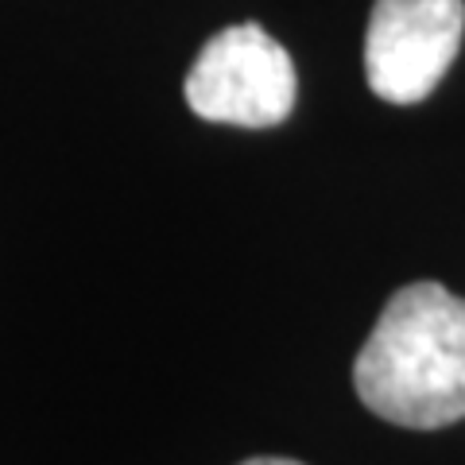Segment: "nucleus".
I'll use <instances>...</instances> for the list:
<instances>
[{"label":"nucleus","mask_w":465,"mask_h":465,"mask_svg":"<svg viewBox=\"0 0 465 465\" xmlns=\"http://www.w3.org/2000/svg\"><path fill=\"white\" fill-rule=\"evenodd\" d=\"M361 403L384 423L439 430L465 419V299L407 283L388 299L353 361Z\"/></svg>","instance_id":"obj_1"},{"label":"nucleus","mask_w":465,"mask_h":465,"mask_svg":"<svg viewBox=\"0 0 465 465\" xmlns=\"http://www.w3.org/2000/svg\"><path fill=\"white\" fill-rule=\"evenodd\" d=\"M186 105L202 121L272 128L295 109L299 78L291 54L260 24H232L206 39L183 82Z\"/></svg>","instance_id":"obj_2"},{"label":"nucleus","mask_w":465,"mask_h":465,"mask_svg":"<svg viewBox=\"0 0 465 465\" xmlns=\"http://www.w3.org/2000/svg\"><path fill=\"white\" fill-rule=\"evenodd\" d=\"M465 0H376L365 35V78L376 97L415 105L458 58Z\"/></svg>","instance_id":"obj_3"},{"label":"nucleus","mask_w":465,"mask_h":465,"mask_svg":"<svg viewBox=\"0 0 465 465\" xmlns=\"http://www.w3.org/2000/svg\"><path fill=\"white\" fill-rule=\"evenodd\" d=\"M241 465H302V461H291V458H249Z\"/></svg>","instance_id":"obj_4"}]
</instances>
